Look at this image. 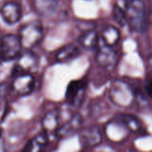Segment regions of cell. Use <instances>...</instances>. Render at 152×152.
<instances>
[{"label":"cell","mask_w":152,"mask_h":152,"mask_svg":"<svg viewBox=\"0 0 152 152\" xmlns=\"http://www.w3.org/2000/svg\"><path fill=\"white\" fill-rule=\"evenodd\" d=\"M127 23L132 31L142 33L145 28V7L142 0H129L126 4Z\"/></svg>","instance_id":"obj_1"},{"label":"cell","mask_w":152,"mask_h":152,"mask_svg":"<svg viewBox=\"0 0 152 152\" xmlns=\"http://www.w3.org/2000/svg\"><path fill=\"white\" fill-rule=\"evenodd\" d=\"M44 30L41 22L32 21L25 24L19 30V39L25 49L31 50L41 42Z\"/></svg>","instance_id":"obj_2"},{"label":"cell","mask_w":152,"mask_h":152,"mask_svg":"<svg viewBox=\"0 0 152 152\" xmlns=\"http://www.w3.org/2000/svg\"><path fill=\"white\" fill-rule=\"evenodd\" d=\"M22 45L18 35L7 34L1 36L0 58L1 61L15 60L22 51Z\"/></svg>","instance_id":"obj_3"},{"label":"cell","mask_w":152,"mask_h":152,"mask_svg":"<svg viewBox=\"0 0 152 152\" xmlns=\"http://www.w3.org/2000/svg\"><path fill=\"white\" fill-rule=\"evenodd\" d=\"M16 60L13 71L14 76L20 74H32L38 68L39 57L31 50H22Z\"/></svg>","instance_id":"obj_4"},{"label":"cell","mask_w":152,"mask_h":152,"mask_svg":"<svg viewBox=\"0 0 152 152\" xmlns=\"http://www.w3.org/2000/svg\"><path fill=\"white\" fill-rule=\"evenodd\" d=\"M110 98L117 106L125 107L130 105L133 94L126 83L116 81L110 88Z\"/></svg>","instance_id":"obj_5"},{"label":"cell","mask_w":152,"mask_h":152,"mask_svg":"<svg viewBox=\"0 0 152 152\" xmlns=\"http://www.w3.org/2000/svg\"><path fill=\"white\" fill-rule=\"evenodd\" d=\"M87 83V80L85 78L70 82L65 92V98L68 103L74 106H78L82 103L86 94Z\"/></svg>","instance_id":"obj_6"},{"label":"cell","mask_w":152,"mask_h":152,"mask_svg":"<svg viewBox=\"0 0 152 152\" xmlns=\"http://www.w3.org/2000/svg\"><path fill=\"white\" fill-rule=\"evenodd\" d=\"M35 80L32 74H20L14 76L10 89L19 96L28 95L34 91Z\"/></svg>","instance_id":"obj_7"},{"label":"cell","mask_w":152,"mask_h":152,"mask_svg":"<svg viewBox=\"0 0 152 152\" xmlns=\"http://www.w3.org/2000/svg\"><path fill=\"white\" fill-rule=\"evenodd\" d=\"M79 139L83 147L93 148L101 143L102 134L98 126H90L80 129L79 132Z\"/></svg>","instance_id":"obj_8"},{"label":"cell","mask_w":152,"mask_h":152,"mask_svg":"<svg viewBox=\"0 0 152 152\" xmlns=\"http://www.w3.org/2000/svg\"><path fill=\"white\" fill-rule=\"evenodd\" d=\"M0 16L1 19L7 25H15L18 23L22 18V7L17 2L7 1L0 8Z\"/></svg>","instance_id":"obj_9"},{"label":"cell","mask_w":152,"mask_h":152,"mask_svg":"<svg viewBox=\"0 0 152 152\" xmlns=\"http://www.w3.org/2000/svg\"><path fill=\"white\" fill-rule=\"evenodd\" d=\"M83 118L79 114H75L63 124H60L55 132V134L59 138L68 137L75 134L82 129Z\"/></svg>","instance_id":"obj_10"},{"label":"cell","mask_w":152,"mask_h":152,"mask_svg":"<svg viewBox=\"0 0 152 152\" xmlns=\"http://www.w3.org/2000/svg\"><path fill=\"white\" fill-rule=\"evenodd\" d=\"M95 59L99 66L112 68L117 62V53L113 49V47L103 45L97 49Z\"/></svg>","instance_id":"obj_11"},{"label":"cell","mask_w":152,"mask_h":152,"mask_svg":"<svg viewBox=\"0 0 152 152\" xmlns=\"http://www.w3.org/2000/svg\"><path fill=\"white\" fill-rule=\"evenodd\" d=\"M129 132H130L129 129L118 117L108 123L105 127V134L107 137L114 142H120L124 140Z\"/></svg>","instance_id":"obj_12"},{"label":"cell","mask_w":152,"mask_h":152,"mask_svg":"<svg viewBox=\"0 0 152 152\" xmlns=\"http://www.w3.org/2000/svg\"><path fill=\"white\" fill-rule=\"evenodd\" d=\"M48 142V134L45 131L31 138L25 145L22 152H43Z\"/></svg>","instance_id":"obj_13"},{"label":"cell","mask_w":152,"mask_h":152,"mask_svg":"<svg viewBox=\"0 0 152 152\" xmlns=\"http://www.w3.org/2000/svg\"><path fill=\"white\" fill-rule=\"evenodd\" d=\"M81 51L76 45L68 44L62 46L57 50L55 59L59 63H67L78 57Z\"/></svg>","instance_id":"obj_14"},{"label":"cell","mask_w":152,"mask_h":152,"mask_svg":"<svg viewBox=\"0 0 152 152\" xmlns=\"http://www.w3.org/2000/svg\"><path fill=\"white\" fill-rule=\"evenodd\" d=\"M60 126V111L53 109L46 113L42 119V126L43 131L47 132H56Z\"/></svg>","instance_id":"obj_15"},{"label":"cell","mask_w":152,"mask_h":152,"mask_svg":"<svg viewBox=\"0 0 152 152\" xmlns=\"http://www.w3.org/2000/svg\"><path fill=\"white\" fill-rule=\"evenodd\" d=\"M99 36L94 28L86 29L79 37V43L83 48L91 50L96 48L99 44Z\"/></svg>","instance_id":"obj_16"},{"label":"cell","mask_w":152,"mask_h":152,"mask_svg":"<svg viewBox=\"0 0 152 152\" xmlns=\"http://www.w3.org/2000/svg\"><path fill=\"white\" fill-rule=\"evenodd\" d=\"M120 31L118 28L114 25H107L103 28L99 39H101L103 45L109 47H114L120 42Z\"/></svg>","instance_id":"obj_17"},{"label":"cell","mask_w":152,"mask_h":152,"mask_svg":"<svg viewBox=\"0 0 152 152\" xmlns=\"http://www.w3.org/2000/svg\"><path fill=\"white\" fill-rule=\"evenodd\" d=\"M58 4V0H34L35 10L45 17L52 16L57 10Z\"/></svg>","instance_id":"obj_18"},{"label":"cell","mask_w":152,"mask_h":152,"mask_svg":"<svg viewBox=\"0 0 152 152\" xmlns=\"http://www.w3.org/2000/svg\"><path fill=\"white\" fill-rule=\"evenodd\" d=\"M118 118L127 127L129 132H136L140 129L141 123L136 117L130 114H121L118 116Z\"/></svg>","instance_id":"obj_19"},{"label":"cell","mask_w":152,"mask_h":152,"mask_svg":"<svg viewBox=\"0 0 152 152\" xmlns=\"http://www.w3.org/2000/svg\"><path fill=\"white\" fill-rule=\"evenodd\" d=\"M113 18L120 26L123 27L127 24L126 10H124L118 4H116L113 9Z\"/></svg>","instance_id":"obj_20"},{"label":"cell","mask_w":152,"mask_h":152,"mask_svg":"<svg viewBox=\"0 0 152 152\" xmlns=\"http://www.w3.org/2000/svg\"><path fill=\"white\" fill-rule=\"evenodd\" d=\"M145 90L146 91L147 94L152 97V79H150L146 82L145 85Z\"/></svg>","instance_id":"obj_21"},{"label":"cell","mask_w":152,"mask_h":152,"mask_svg":"<svg viewBox=\"0 0 152 152\" xmlns=\"http://www.w3.org/2000/svg\"><path fill=\"white\" fill-rule=\"evenodd\" d=\"M1 35L0 34V48H1ZM0 60H1V58H0Z\"/></svg>","instance_id":"obj_22"}]
</instances>
